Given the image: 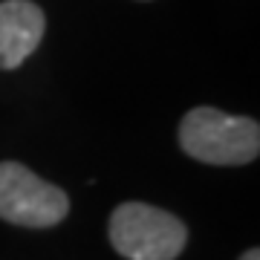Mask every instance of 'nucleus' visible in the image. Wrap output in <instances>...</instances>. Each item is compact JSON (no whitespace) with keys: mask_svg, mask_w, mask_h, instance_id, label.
<instances>
[{"mask_svg":"<svg viewBox=\"0 0 260 260\" xmlns=\"http://www.w3.org/2000/svg\"><path fill=\"white\" fill-rule=\"evenodd\" d=\"M177 139L203 165H249L260 153V124L217 107H194L179 121Z\"/></svg>","mask_w":260,"mask_h":260,"instance_id":"obj_1","label":"nucleus"},{"mask_svg":"<svg viewBox=\"0 0 260 260\" xmlns=\"http://www.w3.org/2000/svg\"><path fill=\"white\" fill-rule=\"evenodd\" d=\"M110 246L127 260H177L188 229L177 214L148 203H121L107 223Z\"/></svg>","mask_w":260,"mask_h":260,"instance_id":"obj_2","label":"nucleus"},{"mask_svg":"<svg viewBox=\"0 0 260 260\" xmlns=\"http://www.w3.org/2000/svg\"><path fill=\"white\" fill-rule=\"evenodd\" d=\"M67 214V191L20 162H0V220L20 229H52Z\"/></svg>","mask_w":260,"mask_h":260,"instance_id":"obj_3","label":"nucleus"},{"mask_svg":"<svg viewBox=\"0 0 260 260\" xmlns=\"http://www.w3.org/2000/svg\"><path fill=\"white\" fill-rule=\"evenodd\" d=\"M47 18L32 0L0 3V70H18L44 41Z\"/></svg>","mask_w":260,"mask_h":260,"instance_id":"obj_4","label":"nucleus"},{"mask_svg":"<svg viewBox=\"0 0 260 260\" xmlns=\"http://www.w3.org/2000/svg\"><path fill=\"white\" fill-rule=\"evenodd\" d=\"M240 260H260V251L257 249H249V251H243Z\"/></svg>","mask_w":260,"mask_h":260,"instance_id":"obj_5","label":"nucleus"}]
</instances>
